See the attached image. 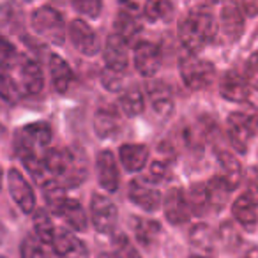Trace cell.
Segmentation results:
<instances>
[{"mask_svg": "<svg viewBox=\"0 0 258 258\" xmlns=\"http://www.w3.org/2000/svg\"><path fill=\"white\" fill-rule=\"evenodd\" d=\"M44 165L48 172L62 186H80L87 177V163L80 152L71 149H50L44 152Z\"/></svg>", "mask_w": 258, "mask_h": 258, "instance_id": "cell-1", "label": "cell"}, {"mask_svg": "<svg viewBox=\"0 0 258 258\" xmlns=\"http://www.w3.org/2000/svg\"><path fill=\"white\" fill-rule=\"evenodd\" d=\"M216 36V22L204 9L191 11L179 22V39L189 53H197Z\"/></svg>", "mask_w": 258, "mask_h": 258, "instance_id": "cell-2", "label": "cell"}, {"mask_svg": "<svg viewBox=\"0 0 258 258\" xmlns=\"http://www.w3.org/2000/svg\"><path fill=\"white\" fill-rule=\"evenodd\" d=\"M179 69H180V76H182V82L191 90H204L207 87H211V83L214 82V76H216L214 64H211L209 60L197 58L193 53L184 55L180 58Z\"/></svg>", "mask_w": 258, "mask_h": 258, "instance_id": "cell-3", "label": "cell"}, {"mask_svg": "<svg viewBox=\"0 0 258 258\" xmlns=\"http://www.w3.org/2000/svg\"><path fill=\"white\" fill-rule=\"evenodd\" d=\"M30 23H32V29L46 41H50V43H53V44L64 43L66 23H64L62 15L57 9L48 8V6L37 8L36 11L32 13Z\"/></svg>", "mask_w": 258, "mask_h": 258, "instance_id": "cell-4", "label": "cell"}, {"mask_svg": "<svg viewBox=\"0 0 258 258\" xmlns=\"http://www.w3.org/2000/svg\"><path fill=\"white\" fill-rule=\"evenodd\" d=\"M51 140V127L46 122H34L20 129L15 137L16 154L22 158L27 154H36L37 147H44Z\"/></svg>", "mask_w": 258, "mask_h": 258, "instance_id": "cell-5", "label": "cell"}, {"mask_svg": "<svg viewBox=\"0 0 258 258\" xmlns=\"http://www.w3.org/2000/svg\"><path fill=\"white\" fill-rule=\"evenodd\" d=\"M226 133L232 147L239 154H246L249 147V140L254 133V120L253 117H247L242 111H233L226 118Z\"/></svg>", "mask_w": 258, "mask_h": 258, "instance_id": "cell-6", "label": "cell"}, {"mask_svg": "<svg viewBox=\"0 0 258 258\" xmlns=\"http://www.w3.org/2000/svg\"><path fill=\"white\" fill-rule=\"evenodd\" d=\"M117 207L106 195H92L90 200V219L97 232L110 233L117 225Z\"/></svg>", "mask_w": 258, "mask_h": 258, "instance_id": "cell-7", "label": "cell"}, {"mask_svg": "<svg viewBox=\"0 0 258 258\" xmlns=\"http://www.w3.org/2000/svg\"><path fill=\"white\" fill-rule=\"evenodd\" d=\"M68 34L73 46L80 53L87 55V57H94L101 51V43L97 39V34L94 32V29L85 20H73L68 25Z\"/></svg>", "mask_w": 258, "mask_h": 258, "instance_id": "cell-8", "label": "cell"}, {"mask_svg": "<svg viewBox=\"0 0 258 258\" xmlns=\"http://www.w3.org/2000/svg\"><path fill=\"white\" fill-rule=\"evenodd\" d=\"M127 197L135 205L147 212H156L161 207V193L154 186V182H149L147 179L131 180L127 187Z\"/></svg>", "mask_w": 258, "mask_h": 258, "instance_id": "cell-9", "label": "cell"}, {"mask_svg": "<svg viewBox=\"0 0 258 258\" xmlns=\"http://www.w3.org/2000/svg\"><path fill=\"white\" fill-rule=\"evenodd\" d=\"M8 186L9 193H11L13 200L16 202L20 209H22L25 214L36 211V197H34V191L30 187V184L27 182V179L22 175V172L16 168H11L8 172Z\"/></svg>", "mask_w": 258, "mask_h": 258, "instance_id": "cell-10", "label": "cell"}, {"mask_svg": "<svg viewBox=\"0 0 258 258\" xmlns=\"http://www.w3.org/2000/svg\"><path fill=\"white\" fill-rule=\"evenodd\" d=\"M161 66V51L151 41H140L135 46V68L145 78H152Z\"/></svg>", "mask_w": 258, "mask_h": 258, "instance_id": "cell-11", "label": "cell"}, {"mask_svg": "<svg viewBox=\"0 0 258 258\" xmlns=\"http://www.w3.org/2000/svg\"><path fill=\"white\" fill-rule=\"evenodd\" d=\"M127 43L122 39L118 34H110L104 41L103 48V57L104 64L108 69L117 73H124V69L127 68Z\"/></svg>", "mask_w": 258, "mask_h": 258, "instance_id": "cell-12", "label": "cell"}, {"mask_svg": "<svg viewBox=\"0 0 258 258\" xmlns=\"http://www.w3.org/2000/svg\"><path fill=\"white\" fill-rule=\"evenodd\" d=\"M163 209H165V216L172 225H184L189 219L191 211L187 205L186 195L180 187H172L168 189L163 202Z\"/></svg>", "mask_w": 258, "mask_h": 258, "instance_id": "cell-13", "label": "cell"}, {"mask_svg": "<svg viewBox=\"0 0 258 258\" xmlns=\"http://www.w3.org/2000/svg\"><path fill=\"white\" fill-rule=\"evenodd\" d=\"M97 175H99L101 187L108 193H115L118 189L120 173H118L117 159L111 151H101L97 154Z\"/></svg>", "mask_w": 258, "mask_h": 258, "instance_id": "cell-14", "label": "cell"}, {"mask_svg": "<svg viewBox=\"0 0 258 258\" xmlns=\"http://www.w3.org/2000/svg\"><path fill=\"white\" fill-rule=\"evenodd\" d=\"M249 83H247L246 76L237 73L235 69H230L221 80L219 85V94L225 97L226 101L232 103H244L249 97Z\"/></svg>", "mask_w": 258, "mask_h": 258, "instance_id": "cell-15", "label": "cell"}, {"mask_svg": "<svg viewBox=\"0 0 258 258\" xmlns=\"http://www.w3.org/2000/svg\"><path fill=\"white\" fill-rule=\"evenodd\" d=\"M221 32L230 43L237 41L244 32V16L237 2H226L221 9Z\"/></svg>", "mask_w": 258, "mask_h": 258, "instance_id": "cell-16", "label": "cell"}, {"mask_svg": "<svg viewBox=\"0 0 258 258\" xmlns=\"http://www.w3.org/2000/svg\"><path fill=\"white\" fill-rule=\"evenodd\" d=\"M120 127L118 111L111 104H101L94 113V131L99 138H110Z\"/></svg>", "mask_w": 258, "mask_h": 258, "instance_id": "cell-17", "label": "cell"}, {"mask_svg": "<svg viewBox=\"0 0 258 258\" xmlns=\"http://www.w3.org/2000/svg\"><path fill=\"white\" fill-rule=\"evenodd\" d=\"M115 29H117L118 36L129 43V41H133L135 37L140 34L142 27H140V20H138V13H137V8L135 4L127 2L125 8H120L117 15V20H115Z\"/></svg>", "mask_w": 258, "mask_h": 258, "instance_id": "cell-18", "label": "cell"}, {"mask_svg": "<svg viewBox=\"0 0 258 258\" xmlns=\"http://www.w3.org/2000/svg\"><path fill=\"white\" fill-rule=\"evenodd\" d=\"M51 247L62 258H80L87 253L82 240L68 230H55Z\"/></svg>", "mask_w": 258, "mask_h": 258, "instance_id": "cell-19", "label": "cell"}, {"mask_svg": "<svg viewBox=\"0 0 258 258\" xmlns=\"http://www.w3.org/2000/svg\"><path fill=\"white\" fill-rule=\"evenodd\" d=\"M147 94L152 103L154 111L159 117H168L173 110V94L172 89L165 82H149Z\"/></svg>", "mask_w": 258, "mask_h": 258, "instance_id": "cell-20", "label": "cell"}, {"mask_svg": "<svg viewBox=\"0 0 258 258\" xmlns=\"http://www.w3.org/2000/svg\"><path fill=\"white\" fill-rule=\"evenodd\" d=\"M258 205L254 202H251L246 195L239 197L232 204V214L235 218V221L242 226L246 232H254L258 226Z\"/></svg>", "mask_w": 258, "mask_h": 258, "instance_id": "cell-21", "label": "cell"}, {"mask_svg": "<svg viewBox=\"0 0 258 258\" xmlns=\"http://www.w3.org/2000/svg\"><path fill=\"white\" fill-rule=\"evenodd\" d=\"M218 161L223 168L221 177L225 179V182L232 191L237 189L239 184L242 182V166H240L237 156L226 149H218Z\"/></svg>", "mask_w": 258, "mask_h": 258, "instance_id": "cell-22", "label": "cell"}, {"mask_svg": "<svg viewBox=\"0 0 258 258\" xmlns=\"http://www.w3.org/2000/svg\"><path fill=\"white\" fill-rule=\"evenodd\" d=\"M118 158L127 172H140L149 158V149L142 144H124L118 149Z\"/></svg>", "mask_w": 258, "mask_h": 258, "instance_id": "cell-23", "label": "cell"}, {"mask_svg": "<svg viewBox=\"0 0 258 258\" xmlns=\"http://www.w3.org/2000/svg\"><path fill=\"white\" fill-rule=\"evenodd\" d=\"M50 75H51V82L53 87L58 94H66L71 85L73 80V73L69 64L58 55H51L50 57Z\"/></svg>", "mask_w": 258, "mask_h": 258, "instance_id": "cell-24", "label": "cell"}, {"mask_svg": "<svg viewBox=\"0 0 258 258\" xmlns=\"http://www.w3.org/2000/svg\"><path fill=\"white\" fill-rule=\"evenodd\" d=\"M22 82L25 90L29 94H32V96L39 94L44 89L43 69H41V66L36 60H27L22 66Z\"/></svg>", "mask_w": 258, "mask_h": 258, "instance_id": "cell-25", "label": "cell"}, {"mask_svg": "<svg viewBox=\"0 0 258 258\" xmlns=\"http://www.w3.org/2000/svg\"><path fill=\"white\" fill-rule=\"evenodd\" d=\"M58 216L64 218V221L71 226L75 232H83L87 230V214H85V209L82 207L78 200H69L64 204L62 211L58 212Z\"/></svg>", "mask_w": 258, "mask_h": 258, "instance_id": "cell-26", "label": "cell"}, {"mask_svg": "<svg viewBox=\"0 0 258 258\" xmlns=\"http://www.w3.org/2000/svg\"><path fill=\"white\" fill-rule=\"evenodd\" d=\"M43 195L44 200H46V205L53 214H58L64 207V204L68 202V195H66V189L57 179H48L46 182L43 184Z\"/></svg>", "mask_w": 258, "mask_h": 258, "instance_id": "cell-27", "label": "cell"}, {"mask_svg": "<svg viewBox=\"0 0 258 258\" xmlns=\"http://www.w3.org/2000/svg\"><path fill=\"white\" fill-rule=\"evenodd\" d=\"M133 232L140 244L144 246H152L158 240V235L161 232V225L154 219H144V218H135L133 219Z\"/></svg>", "mask_w": 258, "mask_h": 258, "instance_id": "cell-28", "label": "cell"}, {"mask_svg": "<svg viewBox=\"0 0 258 258\" xmlns=\"http://www.w3.org/2000/svg\"><path fill=\"white\" fill-rule=\"evenodd\" d=\"M232 193V189L228 187V184L225 182L221 175H216L214 179L209 180L207 184V195H209V204L214 211H221L228 202V195Z\"/></svg>", "mask_w": 258, "mask_h": 258, "instance_id": "cell-29", "label": "cell"}, {"mask_svg": "<svg viewBox=\"0 0 258 258\" xmlns=\"http://www.w3.org/2000/svg\"><path fill=\"white\" fill-rule=\"evenodd\" d=\"M186 200H187V205H189V211L193 214L200 216V214H205L207 209L211 207L209 204V195H207V184H193L189 187L186 195Z\"/></svg>", "mask_w": 258, "mask_h": 258, "instance_id": "cell-30", "label": "cell"}, {"mask_svg": "<svg viewBox=\"0 0 258 258\" xmlns=\"http://www.w3.org/2000/svg\"><path fill=\"white\" fill-rule=\"evenodd\" d=\"M120 106L127 117H137L144 111L145 108V97L144 92L137 87H131L129 90H125L120 97Z\"/></svg>", "mask_w": 258, "mask_h": 258, "instance_id": "cell-31", "label": "cell"}, {"mask_svg": "<svg viewBox=\"0 0 258 258\" xmlns=\"http://www.w3.org/2000/svg\"><path fill=\"white\" fill-rule=\"evenodd\" d=\"M34 230H36V235L43 240L44 244H50L53 240L55 235V228L53 223H51V218L44 209H37L34 211Z\"/></svg>", "mask_w": 258, "mask_h": 258, "instance_id": "cell-32", "label": "cell"}, {"mask_svg": "<svg viewBox=\"0 0 258 258\" xmlns=\"http://www.w3.org/2000/svg\"><path fill=\"white\" fill-rule=\"evenodd\" d=\"M22 163H23V166L27 168V172L30 173V177H32L37 184H41V186H43V184L48 180V173H50V172H48L44 161L37 154L22 156Z\"/></svg>", "mask_w": 258, "mask_h": 258, "instance_id": "cell-33", "label": "cell"}, {"mask_svg": "<svg viewBox=\"0 0 258 258\" xmlns=\"http://www.w3.org/2000/svg\"><path fill=\"white\" fill-rule=\"evenodd\" d=\"M20 89L16 87L15 80L11 78L6 68L0 66V97L9 104H16L20 101Z\"/></svg>", "mask_w": 258, "mask_h": 258, "instance_id": "cell-34", "label": "cell"}, {"mask_svg": "<svg viewBox=\"0 0 258 258\" xmlns=\"http://www.w3.org/2000/svg\"><path fill=\"white\" fill-rule=\"evenodd\" d=\"M170 13H172V2L170 0H145L144 16L149 22L165 20Z\"/></svg>", "mask_w": 258, "mask_h": 258, "instance_id": "cell-35", "label": "cell"}, {"mask_svg": "<svg viewBox=\"0 0 258 258\" xmlns=\"http://www.w3.org/2000/svg\"><path fill=\"white\" fill-rule=\"evenodd\" d=\"M22 258H50L44 242L37 235H27L20 246Z\"/></svg>", "mask_w": 258, "mask_h": 258, "instance_id": "cell-36", "label": "cell"}, {"mask_svg": "<svg viewBox=\"0 0 258 258\" xmlns=\"http://www.w3.org/2000/svg\"><path fill=\"white\" fill-rule=\"evenodd\" d=\"M71 6L87 18H97L103 9V0H71Z\"/></svg>", "mask_w": 258, "mask_h": 258, "instance_id": "cell-37", "label": "cell"}, {"mask_svg": "<svg viewBox=\"0 0 258 258\" xmlns=\"http://www.w3.org/2000/svg\"><path fill=\"white\" fill-rule=\"evenodd\" d=\"M113 246H115V258H140V253L137 251V247L129 242V239L125 235L115 237Z\"/></svg>", "mask_w": 258, "mask_h": 258, "instance_id": "cell-38", "label": "cell"}, {"mask_svg": "<svg viewBox=\"0 0 258 258\" xmlns=\"http://www.w3.org/2000/svg\"><path fill=\"white\" fill-rule=\"evenodd\" d=\"M191 242L197 244V246H202V247H211V242H212V232L211 228H209L207 225H204V223H200V225L193 226L191 228Z\"/></svg>", "mask_w": 258, "mask_h": 258, "instance_id": "cell-39", "label": "cell"}, {"mask_svg": "<svg viewBox=\"0 0 258 258\" xmlns=\"http://www.w3.org/2000/svg\"><path fill=\"white\" fill-rule=\"evenodd\" d=\"M16 55H18V53H16V48L13 46V44L9 43L6 37L0 36V66L8 69L9 66L15 64Z\"/></svg>", "mask_w": 258, "mask_h": 258, "instance_id": "cell-40", "label": "cell"}, {"mask_svg": "<svg viewBox=\"0 0 258 258\" xmlns=\"http://www.w3.org/2000/svg\"><path fill=\"white\" fill-rule=\"evenodd\" d=\"M101 82L103 85L106 87L108 90L115 92V90H120L122 89V73H117V71H111V69H104L101 73Z\"/></svg>", "mask_w": 258, "mask_h": 258, "instance_id": "cell-41", "label": "cell"}, {"mask_svg": "<svg viewBox=\"0 0 258 258\" xmlns=\"http://www.w3.org/2000/svg\"><path fill=\"white\" fill-rule=\"evenodd\" d=\"M246 80L249 83L251 89L258 90V51H254L249 58H247L246 64Z\"/></svg>", "mask_w": 258, "mask_h": 258, "instance_id": "cell-42", "label": "cell"}, {"mask_svg": "<svg viewBox=\"0 0 258 258\" xmlns=\"http://www.w3.org/2000/svg\"><path fill=\"white\" fill-rule=\"evenodd\" d=\"M168 166H170V161H165V159H156V161L151 165V168H149V172H151V179L154 180V182L163 180L166 175H168V170H170Z\"/></svg>", "mask_w": 258, "mask_h": 258, "instance_id": "cell-43", "label": "cell"}, {"mask_svg": "<svg viewBox=\"0 0 258 258\" xmlns=\"http://www.w3.org/2000/svg\"><path fill=\"white\" fill-rule=\"evenodd\" d=\"M221 239H223V242L226 244V247H228V246L233 247L235 244L240 242L239 232L233 228L232 223H223V226H221Z\"/></svg>", "mask_w": 258, "mask_h": 258, "instance_id": "cell-44", "label": "cell"}, {"mask_svg": "<svg viewBox=\"0 0 258 258\" xmlns=\"http://www.w3.org/2000/svg\"><path fill=\"white\" fill-rule=\"evenodd\" d=\"M240 6H242L240 11L246 13L247 16L258 15V0H240Z\"/></svg>", "mask_w": 258, "mask_h": 258, "instance_id": "cell-45", "label": "cell"}, {"mask_svg": "<svg viewBox=\"0 0 258 258\" xmlns=\"http://www.w3.org/2000/svg\"><path fill=\"white\" fill-rule=\"evenodd\" d=\"M242 258H258V247H249V249L242 254Z\"/></svg>", "mask_w": 258, "mask_h": 258, "instance_id": "cell-46", "label": "cell"}, {"mask_svg": "<svg viewBox=\"0 0 258 258\" xmlns=\"http://www.w3.org/2000/svg\"><path fill=\"white\" fill-rule=\"evenodd\" d=\"M99 258H115V254H101Z\"/></svg>", "mask_w": 258, "mask_h": 258, "instance_id": "cell-47", "label": "cell"}, {"mask_svg": "<svg viewBox=\"0 0 258 258\" xmlns=\"http://www.w3.org/2000/svg\"><path fill=\"white\" fill-rule=\"evenodd\" d=\"M0 187H2V168H0Z\"/></svg>", "mask_w": 258, "mask_h": 258, "instance_id": "cell-48", "label": "cell"}, {"mask_svg": "<svg viewBox=\"0 0 258 258\" xmlns=\"http://www.w3.org/2000/svg\"><path fill=\"white\" fill-rule=\"evenodd\" d=\"M191 258H209V256H191Z\"/></svg>", "mask_w": 258, "mask_h": 258, "instance_id": "cell-49", "label": "cell"}, {"mask_svg": "<svg viewBox=\"0 0 258 258\" xmlns=\"http://www.w3.org/2000/svg\"><path fill=\"white\" fill-rule=\"evenodd\" d=\"M214 2H218V0H214Z\"/></svg>", "mask_w": 258, "mask_h": 258, "instance_id": "cell-50", "label": "cell"}]
</instances>
